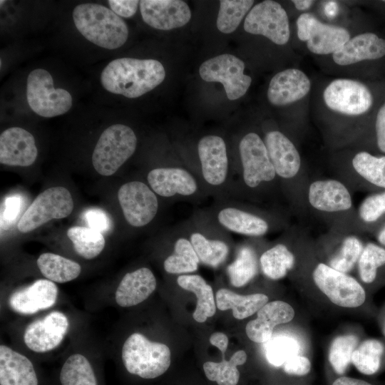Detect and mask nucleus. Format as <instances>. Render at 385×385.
<instances>
[{
	"mask_svg": "<svg viewBox=\"0 0 385 385\" xmlns=\"http://www.w3.org/2000/svg\"><path fill=\"white\" fill-rule=\"evenodd\" d=\"M198 165L193 174L215 201L235 199V173L225 140L218 135L202 136L197 144Z\"/></svg>",
	"mask_w": 385,
	"mask_h": 385,
	"instance_id": "f257e3e1",
	"label": "nucleus"
},
{
	"mask_svg": "<svg viewBox=\"0 0 385 385\" xmlns=\"http://www.w3.org/2000/svg\"><path fill=\"white\" fill-rule=\"evenodd\" d=\"M165 77V68L157 60L121 58L103 68L101 82L112 93L135 98L154 89Z\"/></svg>",
	"mask_w": 385,
	"mask_h": 385,
	"instance_id": "f03ea898",
	"label": "nucleus"
},
{
	"mask_svg": "<svg viewBox=\"0 0 385 385\" xmlns=\"http://www.w3.org/2000/svg\"><path fill=\"white\" fill-rule=\"evenodd\" d=\"M78 31L91 43L107 49L122 46L128 39L125 22L111 9L93 3L77 5L72 13Z\"/></svg>",
	"mask_w": 385,
	"mask_h": 385,
	"instance_id": "7ed1b4c3",
	"label": "nucleus"
},
{
	"mask_svg": "<svg viewBox=\"0 0 385 385\" xmlns=\"http://www.w3.org/2000/svg\"><path fill=\"white\" fill-rule=\"evenodd\" d=\"M183 226L200 262L217 267L226 260L230 253L227 239L230 232L218 225L207 210L197 211Z\"/></svg>",
	"mask_w": 385,
	"mask_h": 385,
	"instance_id": "20e7f679",
	"label": "nucleus"
},
{
	"mask_svg": "<svg viewBox=\"0 0 385 385\" xmlns=\"http://www.w3.org/2000/svg\"><path fill=\"white\" fill-rule=\"evenodd\" d=\"M122 360L129 373L143 379H154L169 368L170 350L164 344L151 342L143 334L134 333L123 345Z\"/></svg>",
	"mask_w": 385,
	"mask_h": 385,
	"instance_id": "39448f33",
	"label": "nucleus"
},
{
	"mask_svg": "<svg viewBox=\"0 0 385 385\" xmlns=\"http://www.w3.org/2000/svg\"><path fill=\"white\" fill-rule=\"evenodd\" d=\"M240 162L237 175L235 197L242 189L255 190L265 183L272 182L277 175L269 157L265 142L253 132L245 134L238 144Z\"/></svg>",
	"mask_w": 385,
	"mask_h": 385,
	"instance_id": "423d86ee",
	"label": "nucleus"
},
{
	"mask_svg": "<svg viewBox=\"0 0 385 385\" xmlns=\"http://www.w3.org/2000/svg\"><path fill=\"white\" fill-rule=\"evenodd\" d=\"M136 135L130 127L114 124L101 135L93 152L92 163L101 175H113L135 153Z\"/></svg>",
	"mask_w": 385,
	"mask_h": 385,
	"instance_id": "0eeeda50",
	"label": "nucleus"
},
{
	"mask_svg": "<svg viewBox=\"0 0 385 385\" xmlns=\"http://www.w3.org/2000/svg\"><path fill=\"white\" fill-rule=\"evenodd\" d=\"M146 178L149 187L161 197L198 202L208 197L192 171L180 165L153 168Z\"/></svg>",
	"mask_w": 385,
	"mask_h": 385,
	"instance_id": "6e6552de",
	"label": "nucleus"
},
{
	"mask_svg": "<svg viewBox=\"0 0 385 385\" xmlns=\"http://www.w3.org/2000/svg\"><path fill=\"white\" fill-rule=\"evenodd\" d=\"M26 98L31 110L44 118L64 114L72 106L69 92L63 88H55L52 76L42 68L29 73L26 81Z\"/></svg>",
	"mask_w": 385,
	"mask_h": 385,
	"instance_id": "1a4fd4ad",
	"label": "nucleus"
},
{
	"mask_svg": "<svg viewBox=\"0 0 385 385\" xmlns=\"http://www.w3.org/2000/svg\"><path fill=\"white\" fill-rule=\"evenodd\" d=\"M73 209L70 192L64 187H51L41 192L21 217L18 230L30 232L53 219L68 217Z\"/></svg>",
	"mask_w": 385,
	"mask_h": 385,
	"instance_id": "9d476101",
	"label": "nucleus"
},
{
	"mask_svg": "<svg viewBox=\"0 0 385 385\" xmlns=\"http://www.w3.org/2000/svg\"><path fill=\"white\" fill-rule=\"evenodd\" d=\"M245 63L234 55L224 53L204 61L199 68L201 78L207 82L221 83L230 100L243 96L252 78L244 73Z\"/></svg>",
	"mask_w": 385,
	"mask_h": 385,
	"instance_id": "9b49d317",
	"label": "nucleus"
},
{
	"mask_svg": "<svg viewBox=\"0 0 385 385\" xmlns=\"http://www.w3.org/2000/svg\"><path fill=\"white\" fill-rule=\"evenodd\" d=\"M313 279L321 292L339 307L354 308L365 302V290L354 277L326 264L317 265Z\"/></svg>",
	"mask_w": 385,
	"mask_h": 385,
	"instance_id": "f8f14e48",
	"label": "nucleus"
},
{
	"mask_svg": "<svg viewBox=\"0 0 385 385\" xmlns=\"http://www.w3.org/2000/svg\"><path fill=\"white\" fill-rule=\"evenodd\" d=\"M118 200L127 222L133 227L150 224L159 210L158 195L140 180L124 183L118 191Z\"/></svg>",
	"mask_w": 385,
	"mask_h": 385,
	"instance_id": "ddd939ff",
	"label": "nucleus"
},
{
	"mask_svg": "<svg viewBox=\"0 0 385 385\" xmlns=\"http://www.w3.org/2000/svg\"><path fill=\"white\" fill-rule=\"evenodd\" d=\"M244 29L252 34L264 36L277 45L286 44L290 36L286 11L272 0L258 3L250 9L245 19Z\"/></svg>",
	"mask_w": 385,
	"mask_h": 385,
	"instance_id": "4468645a",
	"label": "nucleus"
},
{
	"mask_svg": "<svg viewBox=\"0 0 385 385\" xmlns=\"http://www.w3.org/2000/svg\"><path fill=\"white\" fill-rule=\"evenodd\" d=\"M207 211L215 221L229 232L260 237L270 230L267 220L249 211L235 199L215 201Z\"/></svg>",
	"mask_w": 385,
	"mask_h": 385,
	"instance_id": "2eb2a0df",
	"label": "nucleus"
},
{
	"mask_svg": "<svg viewBox=\"0 0 385 385\" xmlns=\"http://www.w3.org/2000/svg\"><path fill=\"white\" fill-rule=\"evenodd\" d=\"M297 26L298 38L306 41L307 48L316 54L334 53L350 38L344 28L323 24L309 13L299 16Z\"/></svg>",
	"mask_w": 385,
	"mask_h": 385,
	"instance_id": "dca6fc26",
	"label": "nucleus"
},
{
	"mask_svg": "<svg viewBox=\"0 0 385 385\" xmlns=\"http://www.w3.org/2000/svg\"><path fill=\"white\" fill-rule=\"evenodd\" d=\"M323 96L330 109L350 115L366 112L373 103L372 95L364 84L346 78L332 81L325 88Z\"/></svg>",
	"mask_w": 385,
	"mask_h": 385,
	"instance_id": "f3484780",
	"label": "nucleus"
},
{
	"mask_svg": "<svg viewBox=\"0 0 385 385\" xmlns=\"http://www.w3.org/2000/svg\"><path fill=\"white\" fill-rule=\"evenodd\" d=\"M68 328L66 316L58 311L51 312L27 326L24 340L27 347L33 351H49L61 343Z\"/></svg>",
	"mask_w": 385,
	"mask_h": 385,
	"instance_id": "a211bd4d",
	"label": "nucleus"
},
{
	"mask_svg": "<svg viewBox=\"0 0 385 385\" xmlns=\"http://www.w3.org/2000/svg\"><path fill=\"white\" fill-rule=\"evenodd\" d=\"M139 5L143 21L156 29L182 27L191 19L190 9L184 1L142 0Z\"/></svg>",
	"mask_w": 385,
	"mask_h": 385,
	"instance_id": "6ab92c4d",
	"label": "nucleus"
},
{
	"mask_svg": "<svg viewBox=\"0 0 385 385\" xmlns=\"http://www.w3.org/2000/svg\"><path fill=\"white\" fill-rule=\"evenodd\" d=\"M38 155L34 135L26 130L12 127L0 135V163L10 166L32 165Z\"/></svg>",
	"mask_w": 385,
	"mask_h": 385,
	"instance_id": "aec40b11",
	"label": "nucleus"
},
{
	"mask_svg": "<svg viewBox=\"0 0 385 385\" xmlns=\"http://www.w3.org/2000/svg\"><path fill=\"white\" fill-rule=\"evenodd\" d=\"M58 288L48 279H38L9 297L10 307L19 314H32L52 307L56 301Z\"/></svg>",
	"mask_w": 385,
	"mask_h": 385,
	"instance_id": "412c9836",
	"label": "nucleus"
},
{
	"mask_svg": "<svg viewBox=\"0 0 385 385\" xmlns=\"http://www.w3.org/2000/svg\"><path fill=\"white\" fill-rule=\"evenodd\" d=\"M294 317L291 305L283 301L267 302L257 312V318L245 327L248 338L257 343L269 342L275 326L290 322Z\"/></svg>",
	"mask_w": 385,
	"mask_h": 385,
	"instance_id": "4be33fe9",
	"label": "nucleus"
},
{
	"mask_svg": "<svg viewBox=\"0 0 385 385\" xmlns=\"http://www.w3.org/2000/svg\"><path fill=\"white\" fill-rule=\"evenodd\" d=\"M310 87V81L303 71L289 68L272 77L267 90V98L274 106H284L304 98Z\"/></svg>",
	"mask_w": 385,
	"mask_h": 385,
	"instance_id": "5701e85b",
	"label": "nucleus"
},
{
	"mask_svg": "<svg viewBox=\"0 0 385 385\" xmlns=\"http://www.w3.org/2000/svg\"><path fill=\"white\" fill-rule=\"evenodd\" d=\"M277 176L291 179L299 172L301 158L292 142L278 130L267 132L264 139Z\"/></svg>",
	"mask_w": 385,
	"mask_h": 385,
	"instance_id": "b1692460",
	"label": "nucleus"
},
{
	"mask_svg": "<svg viewBox=\"0 0 385 385\" xmlns=\"http://www.w3.org/2000/svg\"><path fill=\"white\" fill-rule=\"evenodd\" d=\"M308 200L315 209L328 212L345 211L352 205L348 189L336 180L313 182L309 188Z\"/></svg>",
	"mask_w": 385,
	"mask_h": 385,
	"instance_id": "393cba45",
	"label": "nucleus"
},
{
	"mask_svg": "<svg viewBox=\"0 0 385 385\" xmlns=\"http://www.w3.org/2000/svg\"><path fill=\"white\" fill-rule=\"evenodd\" d=\"M385 56V40L373 33L357 35L333 53L334 62L346 66L364 60L380 58Z\"/></svg>",
	"mask_w": 385,
	"mask_h": 385,
	"instance_id": "a878e982",
	"label": "nucleus"
},
{
	"mask_svg": "<svg viewBox=\"0 0 385 385\" xmlns=\"http://www.w3.org/2000/svg\"><path fill=\"white\" fill-rule=\"evenodd\" d=\"M156 285L155 277L148 267H140L128 272L115 291V302L122 307L137 305L154 292Z\"/></svg>",
	"mask_w": 385,
	"mask_h": 385,
	"instance_id": "bb28decb",
	"label": "nucleus"
},
{
	"mask_svg": "<svg viewBox=\"0 0 385 385\" xmlns=\"http://www.w3.org/2000/svg\"><path fill=\"white\" fill-rule=\"evenodd\" d=\"M0 384L38 385L31 361L5 345L0 346Z\"/></svg>",
	"mask_w": 385,
	"mask_h": 385,
	"instance_id": "cd10ccee",
	"label": "nucleus"
},
{
	"mask_svg": "<svg viewBox=\"0 0 385 385\" xmlns=\"http://www.w3.org/2000/svg\"><path fill=\"white\" fill-rule=\"evenodd\" d=\"M175 228L173 252L163 262V267L169 274H185L195 272L199 258L181 224Z\"/></svg>",
	"mask_w": 385,
	"mask_h": 385,
	"instance_id": "c85d7f7f",
	"label": "nucleus"
},
{
	"mask_svg": "<svg viewBox=\"0 0 385 385\" xmlns=\"http://www.w3.org/2000/svg\"><path fill=\"white\" fill-rule=\"evenodd\" d=\"M178 284L183 289L193 292L197 297V304L193 312V319L200 323L205 322L216 312L212 289L198 274H180L177 279Z\"/></svg>",
	"mask_w": 385,
	"mask_h": 385,
	"instance_id": "c756f323",
	"label": "nucleus"
},
{
	"mask_svg": "<svg viewBox=\"0 0 385 385\" xmlns=\"http://www.w3.org/2000/svg\"><path fill=\"white\" fill-rule=\"evenodd\" d=\"M216 306L222 311L232 309L233 317L243 319L257 312L268 302L264 294L240 295L227 289H219L215 295Z\"/></svg>",
	"mask_w": 385,
	"mask_h": 385,
	"instance_id": "7c9ffc66",
	"label": "nucleus"
},
{
	"mask_svg": "<svg viewBox=\"0 0 385 385\" xmlns=\"http://www.w3.org/2000/svg\"><path fill=\"white\" fill-rule=\"evenodd\" d=\"M37 266L47 279L58 283L76 279L81 271L78 263L50 252L43 253L38 257Z\"/></svg>",
	"mask_w": 385,
	"mask_h": 385,
	"instance_id": "2f4dec72",
	"label": "nucleus"
},
{
	"mask_svg": "<svg viewBox=\"0 0 385 385\" xmlns=\"http://www.w3.org/2000/svg\"><path fill=\"white\" fill-rule=\"evenodd\" d=\"M258 270L257 255L248 245L239 247L235 260L227 267L230 282L235 287H241L250 282Z\"/></svg>",
	"mask_w": 385,
	"mask_h": 385,
	"instance_id": "473e14b6",
	"label": "nucleus"
},
{
	"mask_svg": "<svg viewBox=\"0 0 385 385\" xmlns=\"http://www.w3.org/2000/svg\"><path fill=\"white\" fill-rule=\"evenodd\" d=\"M247 357L244 350H239L228 361L223 357L220 362L206 361L203 364L204 372L209 380L218 385H237L240 379L237 366L244 364Z\"/></svg>",
	"mask_w": 385,
	"mask_h": 385,
	"instance_id": "72a5a7b5",
	"label": "nucleus"
},
{
	"mask_svg": "<svg viewBox=\"0 0 385 385\" xmlns=\"http://www.w3.org/2000/svg\"><path fill=\"white\" fill-rule=\"evenodd\" d=\"M265 276L276 280L284 277L294 264V256L286 245L277 244L265 251L260 258Z\"/></svg>",
	"mask_w": 385,
	"mask_h": 385,
	"instance_id": "f704fd0d",
	"label": "nucleus"
},
{
	"mask_svg": "<svg viewBox=\"0 0 385 385\" xmlns=\"http://www.w3.org/2000/svg\"><path fill=\"white\" fill-rule=\"evenodd\" d=\"M67 236L73 242L76 252L87 260L97 257L105 247L103 234L90 227H71L67 231Z\"/></svg>",
	"mask_w": 385,
	"mask_h": 385,
	"instance_id": "c9c22d12",
	"label": "nucleus"
},
{
	"mask_svg": "<svg viewBox=\"0 0 385 385\" xmlns=\"http://www.w3.org/2000/svg\"><path fill=\"white\" fill-rule=\"evenodd\" d=\"M61 385H98L88 360L81 354L71 355L60 372Z\"/></svg>",
	"mask_w": 385,
	"mask_h": 385,
	"instance_id": "e433bc0d",
	"label": "nucleus"
},
{
	"mask_svg": "<svg viewBox=\"0 0 385 385\" xmlns=\"http://www.w3.org/2000/svg\"><path fill=\"white\" fill-rule=\"evenodd\" d=\"M355 171L371 185L385 189V156L362 151L352 160Z\"/></svg>",
	"mask_w": 385,
	"mask_h": 385,
	"instance_id": "4c0bfd02",
	"label": "nucleus"
},
{
	"mask_svg": "<svg viewBox=\"0 0 385 385\" xmlns=\"http://www.w3.org/2000/svg\"><path fill=\"white\" fill-rule=\"evenodd\" d=\"M384 351V344L380 341L374 339L365 340L354 351L351 362L359 372L366 375L374 374L379 369Z\"/></svg>",
	"mask_w": 385,
	"mask_h": 385,
	"instance_id": "58836bf2",
	"label": "nucleus"
},
{
	"mask_svg": "<svg viewBox=\"0 0 385 385\" xmlns=\"http://www.w3.org/2000/svg\"><path fill=\"white\" fill-rule=\"evenodd\" d=\"M253 0H222L217 19V27L224 34L236 30L245 14L250 11Z\"/></svg>",
	"mask_w": 385,
	"mask_h": 385,
	"instance_id": "ea45409f",
	"label": "nucleus"
},
{
	"mask_svg": "<svg viewBox=\"0 0 385 385\" xmlns=\"http://www.w3.org/2000/svg\"><path fill=\"white\" fill-rule=\"evenodd\" d=\"M358 338L354 335L337 337L331 344L329 361L339 374H344L351 361L354 351L357 347Z\"/></svg>",
	"mask_w": 385,
	"mask_h": 385,
	"instance_id": "a19ab883",
	"label": "nucleus"
},
{
	"mask_svg": "<svg viewBox=\"0 0 385 385\" xmlns=\"http://www.w3.org/2000/svg\"><path fill=\"white\" fill-rule=\"evenodd\" d=\"M385 265V249L374 243H368L359 259V272L361 279L366 284L372 283L378 269Z\"/></svg>",
	"mask_w": 385,
	"mask_h": 385,
	"instance_id": "79ce46f5",
	"label": "nucleus"
},
{
	"mask_svg": "<svg viewBox=\"0 0 385 385\" xmlns=\"http://www.w3.org/2000/svg\"><path fill=\"white\" fill-rule=\"evenodd\" d=\"M364 250L363 244L355 236L346 237L339 251L329 261V266L346 273L352 270Z\"/></svg>",
	"mask_w": 385,
	"mask_h": 385,
	"instance_id": "37998d69",
	"label": "nucleus"
},
{
	"mask_svg": "<svg viewBox=\"0 0 385 385\" xmlns=\"http://www.w3.org/2000/svg\"><path fill=\"white\" fill-rule=\"evenodd\" d=\"M297 342L286 336H281L270 340L266 348L267 361L275 366H282L289 359L297 355Z\"/></svg>",
	"mask_w": 385,
	"mask_h": 385,
	"instance_id": "c03bdc74",
	"label": "nucleus"
},
{
	"mask_svg": "<svg viewBox=\"0 0 385 385\" xmlns=\"http://www.w3.org/2000/svg\"><path fill=\"white\" fill-rule=\"evenodd\" d=\"M359 215L366 223H374L385 215V190L366 197L359 208Z\"/></svg>",
	"mask_w": 385,
	"mask_h": 385,
	"instance_id": "a18cd8bd",
	"label": "nucleus"
},
{
	"mask_svg": "<svg viewBox=\"0 0 385 385\" xmlns=\"http://www.w3.org/2000/svg\"><path fill=\"white\" fill-rule=\"evenodd\" d=\"M83 218L90 228L101 233L109 232L113 227V222L108 214L99 208L86 210Z\"/></svg>",
	"mask_w": 385,
	"mask_h": 385,
	"instance_id": "49530a36",
	"label": "nucleus"
},
{
	"mask_svg": "<svg viewBox=\"0 0 385 385\" xmlns=\"http://www.w3.org/2000/svg\"><path fill=\"white\" fill-rule=\"evenodd\" d=\"M22 205L20 195H14L7 197L4 203V209L1 215V225L4 229H8L19 215Z\"/></svg>",
	"mask_w": 385,
	"mask_h": 385,
	"instance_id": "de8ad7c7",
	"label": "nucleus"
},
{
	"mask_svg": "<svg viewBox=\"0 0 385 385\" xmlns=\"http://www.w3.org/2000/svg\"><path fill=\"white\" fill-rule=\"evenodd\" d=\"M284 371L288 374L304 376L311 369V362L308 358L294 355L283 364Z\"/></svg>",
	"mask_w": 385,
	"mask_h": 385,
	"instance_id": "09e8293b",
	"label": "nucleus"
},
{
	"mask_svg": "<svg viewBox=\"0 0 385 385\" xmlns=\"http://www.w3.org/2000/svg\"><path fill=\"white\" fill-rule=\"evenodd\" d=\"M108 2L115 14L125 18L133 16L140 4L136 0H109Z\"/></svg>",
	"mask_w": 385,
	"mask_h": 385,
	"instance_id": "8fccbe9b",
	"label": "nucleus"
},
{
	"mask_svg": "<svg viewBox=\"0 0 385 385\" xmlns=\"http://www.w3.org/2000/svg\"><path fill=\"white\" fill-rule=\"evenodd\" d=\"M375 128L378 148L381 152L385 153V104L379 110Z\"/></svg>",
	"mask_w": 385,
	"mask_h": 385,
	"instance_id": "3c124183",
	"label": "nucleus"
},
{
	"mask_svg": "<svg viewBox=\"0 0 385 385\" xmlns=\"http://www.w3.org/2000/svg\"><path fill=\"white\" fill-rule=\"evenodd\" d=\"M209 341L212 345L219 349L224 357L228 345L227 335L222 332H215L210 336Z\"/></svg>",
	"mask_w": 385,
	"mask_h": 385,
	"instance_id": "603ef678",
	"label": "nucleus"
},
{
	"mask_svg": "<svg viewBox=\"0 0 385 385\" xmlns=\"http://www.w3.org/2000/svg\"><path fill=\"white\" fill-rule=\"evenodd\" d=\"M332 385H371V384L361 379L341 376L337 379Z\"/></svg>",
	"mask_w": 385,
	"mask_h": 385,
	"instance_id": "864d4df0",
	"label": "nucleus"
},
{
	"mask_svg": "<svg viewBox=\"0 0 385 385\" xmlns=\"http://www.w3.org/2000/svg\"><path fill=\"white\" fill-rule=\"evenodd\" d=\"M324 10L325 14L329 18L334 17L337 15V11H338V5L337 2L335 1H327L324 4Z\"/></svg>",
	"mask_w": 385,
	"mask_h": 385,
	"instance_id": "5fc2aeb1",
	"label": "nucleus"
},
{
	"mask_svg": "<svg viewBox=\"0 0 385 385\" xmlns=\"http://www.w3.org/2000/svg\"><path fill=\"white\" fill-rule=\"evenodd\" d=\"M292 2L294 4L297 9L303 11L308 9L314 3L312 0H293Z\"/></svg>",
	"mask_w": 385,
	"mask_h": 385,
	"instance_id": "6e6d98bb",
	"label": "nucleus"
},
{
	"mask_svg": "<svg viewBox=\"0 0 385 385\" xmlns=\"http://www.w3.org/2000/svg\"><path fill=\"white\" fill-rule=\"evenodd\" d=\"M377 240L381 245L385 246V225L379 230L377 234Z\"/></svg>",
	"mask_w": 385,
	"mask_h": 385,
	"instance_id": "4d7b16f0",
	"label": "nucleus"
},
{
	"mask_svg": "<svg viewBox=\"0 0 385 385\" xmlns=\"http://www.w3.org/2000/svg\"><path fill=\"white\" fill-rule=\"evenodd\" d=\"M0 2H1V4H4L5 2V1L1 0Z\"/></svg>",
	"mask_w": 385,
	"mask_h": 385,
	"instance_id": "13d9d810",
	"label": "nucleus"
}]
</instances>
